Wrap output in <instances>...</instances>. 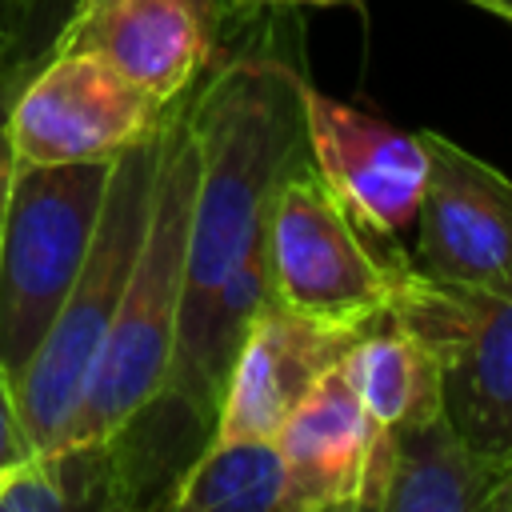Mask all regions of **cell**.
<instances>
[{
    "label": "cell",
    "instance_id": "cell-21",
    "mask_svg": "<svg viewBox=\"0 0 512 512\" xmlns=\"http://www.w3.org/2000/svg\"><path fill=\"white\" fill-rule=\"evenodd\" d=\"M84 4H96V0H76V4H72V8H84Z\"/></svg>",
    "mask_w": 512,
    "mask_h": 512
},
{
    "label": "cell",
    "instance_id": "cell-12",
    "mask_svg": "<svg viewBox=\"0 0 512 512\" xmlns=\"http://www.w3.org/2000/svg\"><path fill=\"white\" fill-rule=\"evenodd\" d=\"M364 508L508 512L512 456L472 444L444 412L412 428H384Z\"/></svg>",
    "mask_w": 512,
    "mask_h": 512
},
{
    "label": "cell",
    "instance_id": "cell-16",
    "mask_svg": "<svg viewBox=\"0 0 512 512\" xmlns=\"http://www.w3.org/2000/svg\"><path fill=\"white\" fill-rule=\"evenodd\" d=\"M28 452H32V448H28L20 412H16V388H12L8 368L0 364V468L16 464V460L28 456Z\"/></svg>",
    "mask_w": 512,
    "mask_h": 512
},
{
    "label": "cell",
    "instance_id": "cell-10",
    "mask_svg": "<svg viewBox=\"0 0 512 512\" xmlns=\"http://www.w3.org/2000/svg\"><path fill=\"white\" fill-rule=\"evenodd\" d=\"M304 132L312 168L364 228L396 240L416 224L428 180L420 132H400L396 124L340 104L312 84H304Z\"/></svg>",
    "mask_w": 512,
    "mask_h": 512
},
{
    "label": "cell",
    "instance_id": "cell-14",
    "mask_svg": "<svg viewBox=\"0 0 512 512\" xmlns=\"http://www.w3.org/2000/svg\"><path fill=\"white\" fill-rule=\"evenodd\" d=\"M344 380L380 428H412L444 412L436 352L392 312H380L348 348Z\"/></svg>",
    "mask_w": 512,
    "mask_h": 512
},
{
    "label": "cell",
    "instance_id": "cell-7",
    "mask_svg": "<svg viewBox=\"0 0 512 512\" xmlns=\"http://www.w3.org/2000/svg\"><path fill=\"white\" fill-rule=\"evenodd\" d=\"M144 88L96 52H52L8 108L16 164H88L116 160L164 120Z\"/></svg>",
    "mask_w": 512,
    "mask_h": 512
},
{
    "label": "cell",
    "instance_id": "cell-8",
    "mask_svg": "<svg viewBox=\"0 0 512 512\" xmlns=\"http://www.w3.org/2000/svg\"><path fill=\"white\" fill-rule=\"evenodd\" d=\"M428 180L416 212V272L472 292H512V176L424 128Z\"/></svg>",
    "mask_w": 512,
    "mask_h": 512
},
{
    "label": "cell",
    "instance_id": "cell-5",
    "mask_svg": "<svg viewBox=\"0 0 512 512\" xmlns=\"http://www.w3.org/2000/svg\"><path fill=\"white\" fill-rule=\"evenodd\" d=\"M272 296L328 316H380L412 276V256L392 236L364 228L328 180L308 164L292 168L268 216Z\"/></svg>",
    "mask_w": 512,
    "mask_h": 512
},
{
    "label": "cell",
    "instance_id": "cell-13",
    "mask_svg": "<svg viewBox=\"0 0 512 512\" xmlns=\"http://www.w3.org/2000/svg\"><path fill=\"white\" fill-rule=\"evenodd\" d=\"M380 436L344 368H332L272 436L288 472V512L364 508Z\"/></svg>",
    "mask_w": 512,
    "mask_h": 512
},
{
    "label": "cell",
    "instance_id": "cell-19",
    "mask_svg": "<svg viewBox=\"0 0 512 512\" xmlns=\"http://www.w3.org/2000/svg\"><path fill=\"white\" fill-rule=\"evenodd\" d=\"M244 8H364V0H228Z\"/></svg>",
    "mask_w": 512,
    "mask_h": 512
},
{
    "label": "cell",
    "instance_id": "cell-6",
    "mask_svg": "<svg viewBox=\"0 0 512 512\" xmlns=\"http://www.w3.org/2000/svg\"><path fill=\"white\" fill-rule=\"evenodd\" d=\"M388 312L436 352L444 416L472 444L512 456V292L448 288L412 264Z\"/></svg>",
    "mask_w": 512,
    "mask_h": 512
},
{
    "label": "cell",
    "instance_id": "cell-11",
    "mask_svg": "<svg viewBox=\"0 0 512 512\" xmlns=\"http://www.w3.org/2000/svg\"><path fill=\"white\" fill-rule=\"evenodd\" d=\"M96 52L156 104L196 88L216 48V0H96L72 8L52 52Z\"/></svg>",
    "mask_w": 512,
    "mask_h": 512
},
{
    "label": "cell",
    "instance_id": "cell-18",
    "mask_svg": "<svg viewBox=\"0 0 512 512\" xmlns=\"http://www.w3.org/2000/svg\"><path fill=\"white\" fill-rule=\"evenodd\" d=\"M12 180H16V152H12V136H8V124H0V232H4L8 200H12Z\"/></svg>",
    "mask_w": 512,
    "mask_h": 512
},
{
    "label": "cell",
    "instance_id": "cell-17",
    "mask_svg": "<svg viewBox=\"0 0 512 512\" xmlns=\"http://www.w3.org/2000/svg\"><path fill=\"white\" fill-rule=\"evenodd\" d=\"M32 8H36V0H0V60L16 48Z\"/></svg>",
    "mask_w": 512,
    "mask_h": 512
},
{
    "label": "cell",
    "instance_id": "cell-4",
    "mask_svg": "<svg viewBox=\"0 0 512 512\" xmlns=\"http://www.w3.org/2000/svg\"><path fill=\"white\" fill-rule=\"evenodd\" d=\"M112 164H16L0 232V364L12 380L40 348L88 256Z\"/></svg>",
    "mask_w": 512,
    "mask_h": 512
},
{
    "label": "cell",
    "instance_id": "cell-1",
    "mask_svg": "<svg viewBox=\"0 0 512 512\" xmlns=\"http://www.w3.org/2000/svg\"><path fill=\"white\" fill-rule=\"evenodd\" d=\"M308 76L268 52L216 64L188 92L196 132V188L188 216L184 304H204L268 240V216L284 176L308 164Z\"/></svg>",
    "mask_w": 512,
    "mask_h": 512
},
{
    "label": "cell",
    "instance_id": "cell-2",
    "mask_svg": "<svg viewBox=\"0 0 512 512\" xmlns=\"http://www.w3.org/2000/svg\"><path fill=\"white\" fill-rule=\"evenodd\" d=\"M196 188V132L188 92L168 104L160 128V160L152 180V204L140 252L132 260L124 296L112 312L96 368L80 396V408L64 432V444H88L116 432L152 396L164 392L180 304H184V260H188V216Z\"/></svg>",
    "mask_w": 512,
    "mask_h": 512
},
{
    "label": "cell",
    "instance_id": "cell-20",
    "mask_svg": "<svg viewBox=\"0 0 512 512\" xmlns=\"http://www.w3.org/2000/svg\"><path fill=\"white\" fill-rule=\"evenodd\" d=\"M468 4L488 8L492 16H500V20H508V24H512V0H468Z\"/></svg>",
    "mask_w": 512,
    "mask_h": 512
},
{
    "label": "cell",
    "instance_id": "cell-15",
    "mask_svg": "<svg viewBox=\"0 0 512 512\" xmlns=\"http://www.w3.org/2000/svg\"><path fill=\"white\" fill-rule=\"evenodd\" d=\"M164 508L180 512H288V472L276 440H212L188 460Z\"/></svg>",
    "mask_w": 512,
    "mask_h": 512
},
{
    "label": "cell",
    "instance_id": "cell-3",
    "mask_svg": "<svg viewBox=\"0 0 512 512\" xmlns=\"http://www.w3.org/2000/svg\"><path fill=\"white\" fill-rule=\"evenodd\" d=\"M160 128L148 132L140 144L116 156L100 224L88 244V256L52 320L44 332L40 348L28 356V364L16 372V412L28 436V448H56L80 408V396L88 388V376L96 368L100 344L108 336L112 312L124 296L132 260L144 240L148 224V204H152V180H156V160H160Z\"/></svg>",
    "mask_w": 512,
    "mask_h": 512
},
{
    "label": "cell",
    "instance_id": "cell-9",
    "mask_svg": "<svg viewBox=\"0 0 512 512\" xmlns=\"http://www.w3.org/2000/svg\"><path fill=\"white\" fill-rule=\"evenodd\" d=\"M372 320L308 312L276 296L264 300L228 364L212 440H236V436L272 440L288 420V412L332 368L344 364L348 348Z\"/></svg>",
    "mask_w": 512,
    "mask_h": 512
}]
</instances>
